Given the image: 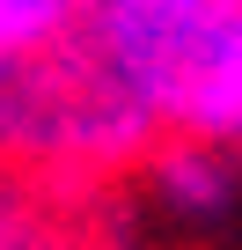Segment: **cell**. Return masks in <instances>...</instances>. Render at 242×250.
<instances>
[{
    "label": "cell",
    "mask_w": 242,
    "mask_h": 250,
    "mask_svg": "<svg viewBox=\"0 0 242 250\" xmlns=\"http://www.w3.org/2000/svg\"><path fill=\"white\" fill-rule=\"evenodd\" d=\"M162 147V118L125 96L81 22L59 44L0 59V169L37 184H103Z\"/></svg>",
    "instance_id": "1"
},
{
    "label": "cell",
    "mask_w": 242,
    "mask_h": 250,
    "mask_svg": "<svg viewBox=\"0 0 242 250\" xmlns=\"http://www.w3.org/2000/svg\"><path fill=\"white\" fill-rule=\"evenodd\" d=\"M235 15L242 0H95L81 15V37L140 110L162 118V133H176V110L220 52V37L235 30Z\"/></svg>",
    "instance_id": "2"
},
{
    "label": "cell",
    "mask_w": 242,
    "mask_h": 250,
    "mask_svg": "<svg viewBox=\"0 0 242 250\" xmlns=\"http://www.w3.org/2000/svg\"><path fill=\"white\" fill-rule=\"evenodd\" d=\"M140 184L169 221H220L242 199V147L205 133H162V147L140 162Z\"/></svg>",
    "instance_id": "3"
}]
</instances>
